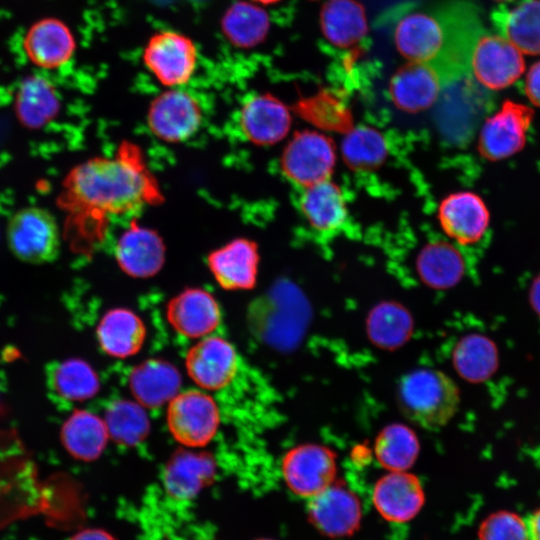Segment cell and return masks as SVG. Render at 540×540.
Masks as SVG:
<instances>
[{"mask_svg":"<svg viewBox=\"0 0 540 540\" xmlns=\"http://www.w3.org/2000/svg\"><path fill=\"white\" fill-rule=\"evenodd\" d=\"M492 18L499 35L521 53L540 54V0H525L513 9L496 10Z\"/></svg>","mask_w":540,"mask_h":540,"instance_id":"83f0119b","label":"cell"},{"mask_svg":"<svg viewBox=\"0 0 540 540\" xmlns=\"http://www.w3.org/2000/svg\"><path fill=\"white\" fill-rule=\"evenodd\" d=\"M96 336L102 350L115 358H127L142 348L146 328L142 319L126 308H115L100 319Z\"/></svg>","mask_w":540,"mask_h":540,"instance_id":"d4e9b609","label":"cell"},{"mask_svg":"<svg viewBox=\"0 0 540 540\" xmlns=\"http://www.w3.org/2000/svg\"><path fill=\"white\" fill-rule=\"evenodd\" d=\"M529 302L540 317V274L534 279L529 290Z\"/></svg>","mask_w":540,"mask_h":540,"instance_id":"ee69618b","label":"cell"},{"mask_svg":"<svg viewBox=\"0 0 540 540\" xmlns=\"http://www.w3.org/2000/svg\"><path fill=\"white\" fill-rule=\"evenodd\" d=\"M533 110L524 104L506 100L483 124L478 150L487 160L506 159L524 147L533 120Z\"/></svg>","mask_w":540,"mask_h":540,"instance_id":"7c38bea8","label":"cell"},{"mask_svg":"<svg viewBox=\"0 0 540 540\" xmlns=\"http://www.w3.org/2000/svg\"><path fill=\"white\" fill-rule=\"evenodd\" d=\"M444 87L445 82L433 67L411 61L392 76L389 93L400 110L416 113L433 105Z\"/></svg>","mask_w":540,"mask_h":540,"instance_id":"7402d4cb","label":"cell"},{"mask_svg":"<svg viewBox=\"0 0 540 540\" xmlns=\"http://www.w3.org/2000/svg\"><path fill=\"white\" fill-rule=\"evenodd\" d=\"M166 316L182 336L204 338L220 324L221 310L210 292L194 287L184 289L168 302Z\"/></svg>","mask_w":540,"mask_h":540,"instance_id":"ffe728a7","label":"cell"},{"mask_svg":"<svg viewBox=\"0 0 540 540\" xmlns=\"http://www.w3.org/2000/svg\"><path fill=\"white\" fill-rule=\"evenodd\" d=\"M482 31L475 7L453 1L432 10L403 12L394 24L393 39L405 58L433 67L447 86L471 74V51Z\"/></svg>","mask_w":540,"mask_h":540,"instance_id":"7a4b0ae2","label":"cell"},{"mask_svg":"<svg viewBox=\"0 0 540 540\" xmlns=\"http://www.w3.org/2000/svg\"><path fill=\"white\" fill-rule=\"evenodd\" d=\"M216 460L203 451L179 449L166 463L162 483L172 499L188 501L195 498L215 478Z\"/></svg>","mask_w":540,"mask_h":540,"instance_id":"d6986e66","label":"cell"},{"mask_svg":"<svg viewBox=\"0 0 540 540\" xmlns=\"http://www.w3.org/2000/svg\"><path fill=\"white\" fill-rule=\"evenodd\" d=\"M371 500L382 519L404 524L415 519L423 509L425 491L416 475L408 471H388L375 482Z\"/></svg>","mask_w":540,"mask_h":540,"instance_id":"5bb4252c","label":"cell"},{"mask_svg":"<svg viewBox=\"0 0 540 540\" xmlns=\"http://www.w3.org/2000/svg\"><path fill=\"white\" fill-rule=\"evenodd\" d=\"M413 330V319L402 305L385 302L375 306L367 318L370 340L378 347L395 349L404 344Z\"/></svg>","mask_w":540,"mask_h":540,"instance_id":"e575fe53","label":"cell"},{"mask_svg":"<svg viewBox=\"0 0 540 540\" xmlns=\"http://www.w3.org/2000/svg\"><path fill=\"white\" fill-rule=\"evenodd\" d=\"M305 308L300 291L290 282L279 281L249 305L248 325L264 344L288 349L301 335Z\"/></svg>","mask_w":540,"mask_h":540,"instance_id":"277c9868","label":"cell"},{"mask_svg":"<svg viewBox=\"0 0 540 540\" xmlns=\"http://www.w3.org/2000/svg\"><path fill=\"white\" fill-rule=\"evenodd\" d=\"M478 540H529L526 521L517 513L500 510L490 513L480 523Z\"/></svg>","mask_w":540,"mask_h":540,"instance_id":"f35d334b","label":"cell"},{"mask_svg":"<svg viewBox=\"0 0 540 540\" xmlns=\"http://www.w3.org/2000/svg\"><path fill=\"white\" fill-rule=\"evenodd\" d=\"M259 261L257 243L243 237L227 242L207 256V266L215 281L231 291L254 288Z\"/></svg>","mask_w":540,"mask_h":540,"instance_id":"ac0fdd59","label":"cell"},{"mask_svg":"<svg viewBox=\"0 0 540 540\" xmlns=\"http://www.w3.org/2000/svg\"><path fill=\"white\" fill-rule=\"evenodd\" d=\"M469 68L480 86L500 90L519 79L525 64L522 53L510 41L482 31L472 48Z\"/></svg>","mask_w":540,"mask_h":540,"instance_id":"8fae6325","label":"cell"},{"mask_svg":"<svg viewBox=\"0 0 540 540\" xmlns=\"http://www.w3.org/2000/svg\"><path fill=\"white\" fill-rule=\"evenodd\" d=\"M397 402L401 412L411 422L425 429H438L456 414L460 391L444 372L421 368L400 379Z\"/></svg>","mask_w":540,"mask_h":540,"instance_id":"3957f363","label":"cell"},{"mask_svg":"<svg viewBox=\"0 0 540 540\" xmlns=\"http://www.w3.org/2000/svg\"><path fill=\"white\" fill-rule=\"evenodd\" d=\"M8 244L19 259L28 263L54 260L60 248L57 223L50 212L39 207L19 210L10 219Z\"/></svg>","mask_w":540,"mask_h":540,"instance_id":"9c48e42d","label":"cell"},{"mask_svg":"<svg viewBox=\"0 0 540 540\" xmlns=\"http://www.w3.org/2000/svg\"><path fill=\"white\" fill-rule=\"evenodd\" d=\"M525 93L532 104L540 107V61L532 65L527 73Z\"/></svg>","mask_w":540,"mask_h":540,"instance_id":"60d3db41","label":"cell"},{"mask_svg":"<svg viewBox=\"0 0 540 540\" xmlns=\"http://www.w3.org/2000/svg\"><path fill=\"white\" fill-rule=\"evenodd\" d=\"M334 164L335 149L331 140L310 130L295 133L280 157L284 176L303 189L328 180Z\"/></svg>","mask_w":540,"mask_h":540,"instance_id":"52a82bcc","label":"cell"},{"mask_svg":"<svg viewBox=\"0 0 540 540\" xmlns=\"http://www.w3.org/2000/svg\"><path fill=\"white\" fill-rule=\"evenodd\" d=\"M60 435L66 451L82 461L97 459L109 438L104 419L86 410L74 411L63 423Z\"/></svg>","mask_w":540,"mask_h":540,"instance_id":"f1b7e54d","label":"cell"},{"mask_svg":"<svg viewBox=\"0 0 540 540\" xmlns=\"http://www.w3.org/2000/svg\"><path fill=\"white\" fill-rule=\"evenodd\" d=\"M167 426L174 439L188 448L207 445L220 422L214 399L200 390L179 392L167 409Z\"/></svg>","mask_w":540,"mask_h":540,"instance_id":"8992f818","label":"cell"},{"mask_svg":"<svg viewBox=\"0 0 540 540\" xmlns=\"http://www.w3.org/2000/svg\"><path fill=\"white\" fill-rule=\"evenodd\" d=\"M166 247L160 234L133 219L119 236L115 258L120 269L133 278L156 275L165 263Z\"/></svg>","mask_w":540,"mask_h":540,"instance_id":"2e32d148","label":"cell"},{"mask_svg":"<svg viewBox=\"0 0 540 540\" xmlns=\"http://www.w3.org/2000/svg\"><path fill=\"white\" fill-rule=\"evenodd\" d=\"M146 118L149 130L155 137L167 143H181L198 131L203 110L192 93L176 87L152 99Z\"/></svg>","mask_w":540,"mask_h":540,"instance_id":"30bf717a","label":"cell"},{"mask_svg":"<svg viewBox=\"0 0 540 540\" xmlns=\"http://www.w3.org/2000/svg\"><path fill=\"white\" fill-rule=\"evenodd\" d=\"M495 343L481 334H469L456 344L452 361L456 372L470 383H481L490 378L498 367Z\"/></svg>","mask_w":540,"mask_h":540,"instance_id":"1f68e13d","label":"cell"},{"mask_svg":"<svg viewBox=\"0 0 540 540\" xmlns=\"http://www.w3.org/2000/svg\"><path fill=\"white\" fill-rule=\"evenodd\" d=\"M495 1H501V2H511V1H515V0H495Z\"/></svg>","mask_w":540,"mask_h":540,"instance_id":"bcb514c9","label":"cell"},{"mask_svg":"<svg viewBox=\"0 0 540 540\" xmlns=\"http://www.w3.org/2000/svg\"><path fill=\"white\" fill-rule=\"evenodd\" d=\"M420 451V442L412 428L401 423L386 425L376 436L374 455L387 471H408Z\"/></svg>","mask_w":540,"mask_h":540,"instance_id":"836d02e7","label":"cell"},{"mask_svg":"<svg viewBox=\"0 0 540 540\" xmlns=\"http://www.w3.org/2000/svg\"><path fill=\"white\" fill-rule=\"evenodd\" d=\"M416 271L421 281L433 289H448L463 277L465 262L461 253L445 241L426 244L416 259Z\"/></svg>","mask_w":540,"mask_h":540,"instance_id":"f546056e","label":"cell"},{"mask_svg":"<svg viewBox=\"0 0 540 540\" xmlns=\"http://www.w3.org/2000/svg\"><path fill=\"white\" fill-rule=\"evenodd\" d=\"M281 473L288 489L310 499L332 485L337 473L335 453L327 446L306 443L288 450L281 461Z\"/></svg>","mask_w":540,"mask_h":540,"instance_id":"ba28073f","label":"cell"},{"mask_svg":"<svg viewBox=\"0 0 540 540\" xmlns=\"http://www.w3.org/2000/svg\"><path fill=\"white\" fill-rule=\"evenodd\" d=\"M48 386L58 399L74 403L95 396L100 383L97 373L86 361L73 358L50 368Z\"/></svg>","mask_w":540,"mask_h":540,"instance_id":"d6a6232c","label":"cell"},{"mask_svg":"<svg viewBox=\"0 0 540 540\" xmlns=\"http://www.w3.org/2000/svg\"><path fill=\"white\" fill-rule=\"evenodd\" d=\"M24 48L30 60L44 68H56L70 60L75 44L70 30L55 19H45L28 31Z\"/></svg>","mask_w":540,"mask_h":540,"instance_id":"484cf974","label":"cell"},{"mask_svg":"<svg viewBox=\"0 0 540 540\" xmlns=\"http://www.w3.org/2000/svg\"><path fill=\"white\" fill-rule=\"evenodd\" d=\"M69 540H116L110 533L99 528L83 529Z\"/></svg>","mask_w":540,"mask_h":540,"instance_id":"b9f144b4","label":"cell"},{"mask_svg":"<svg viewBox=\"0 0 540 540\" xmlns=\"http://www.w3.org/2000/svg\"><path fill=\"white\" fill-rule=\"evenodd\" d=\"M258 5H271L279 2L280 0H251Z\"/></svg>","mask_w":540,"mask_h":540,"instance_id":"f6af8a7d","label":"cell"},{"mask_svg":"<svg viewBox=\"0 0 540 540\" xmlns=\"http://www.w3.org/2000/svg\"><path fill=\"white\" fill-rule=\"evenodd\" d=\"M104 422L109 438L125 446L143 441L150 429L144 407L130 400L112 402L105 412Z\"/></svg>","mask_w":540,"mask_h":540,"instance_id":"d590c367","label":"cell"},{"mask_svg":"<svg viewBox=\"0 0 540 540\" xmlns=\"http://www.w3.org/2000/svg\"><path fill=\"white\" fill-rule=\"evenodd\" d=\"M233 345L218 336H206L192 346L185 357L191 380L206 390H218L230 383L237 371Z\"/></svg>","mask_w":540,"mask_h":540,"instance_id":"e0dca14e","label":"cell"},{"mask_svg":"<svg viewBox=\"0 0 540 540\" xmlns=\"http://www.w3.org/2000/svg\"><path fill=\"white\" fill-rule=\"evenodd\" d=\"M128 385L136 402L146 408H157L179 393L181 377L168 361L149 359L134 367Z\"/></svg>","mask_w":540,"mask_h":540,"instance_id":"603a6c76","label":"cell"},{"mask_svg":"<svg viewBox=\"0 0 540 540\" xmlns=\"http://www.w3.org/2000/svg\"><path fill=\"white\" fill-rule=\"evenodd\" d=\"M308 518L322 535L339 539L353 535L360 527L363 508L350 488L335 482L308 500Z\"/></svg>","mask_w":540,"mask_h":540,"instance_id":"4fadbf2b","label":"cell"},{"mask_svg":"<svg viewBox=\"0 0 540 540\" xmlns=\"http://www.w3.org/2000/svg\"><path fill=\"white\" fill-rule=\"evenodd\" d=\"M56 99L50 85L41 78L25 81L19 95V106L26 117L40 119L53 111Z\"/></svg>","mask_w":540,"mask_h":540,"instance_id":"ab89813d","label":"cell"},{"mask_svg":"<svg viewBox=\"0 0 540 540\" xmlns=\"http://www.w3.org/2000/svg\"><path fill=\"white\" fill-rule=\"evenodd\" d=\"M299 208L310 227L324 235L340 231L348 217L343 193L329 179L305 188Z\"/></svg>","mask_w":540,"mask_h":540,"instance_id":"cb8c5ba5","label":"cell"},{"mask_svg":"<svg viewBox=\"0 0 540 540\" xmlns=\"http://www.w3.org/2000/svg\"><path fill=\"white\" fill-rule=\"evenodd\" d=\"M63 186L59 201L83 248H92L103 239L111 217L164 200L143 151L130 141L122 142L114 156L94 157L73 168Z\"/></svg>","mask_w":540,"mask_h":540,"instance_id":"6da1fadb","label":"cell"},{"mask_svg":"<svg viewBox=\"0 0 540 540\" xmlns=\"http://www.w3.org/2000/svg\"><path fill=\"white\" fill-rule=\"evenodd\" d=\"M257 540H274V539H270V538H259Z\"/></svg>","mask_w":540,"mask_h":540,"instance_id":"7dc6e473","label":"cell"},{"mask_svg":"<svg viewBox=\"0 0 540 540\" xmlns=\"http://www.w3.org/2000/svg\"><path fill=\"white\" fill-rule=\"evenodd\" d=\"M438 219L443 231L461 245L478 242L489 226V212L484 201L468 191L444 198L438 208Z\"/></svg>","mask_w":540,"mask_h":540,"instance_id":"44dd1931","label":"cell"},{"mask_svg":"<svg viewBox=\"0 0 540 540\" xmlns=\"http://www.w3.org/2000/svg\"><path fill=\"white\" fill-rule=\"evenodd\" d=\"M220 27L232 46L238 49H252L267 37L270 19L260 5L251 0H237L223 13Z\"/></svg>","mask_w":540,"mask_h":540,"instance_id":"4316f807","label":"cell"},{"mask_svg":"<svg viewBox=\"0 0 540 540\" xmlns=\"http://www.w3.org/2000/svg\"><path fill=\"white\" fill-rule=\"evenodd\" d=\"M320 25L325 37L335 46L349 48L367 34L363 6L356 0H329L322 7Z\"/></svg>","mask_w":540,"mask_h":540,"instance_id":"4dcf8cb0","label":"cell"},{"mask_svg":"<svg viewBox=\"0 0 540 540\" xmlns=\"http://www.w3.org/2000/svg\"><path fill=\"white\" fill-rule=\"evenodd\" d=\"M526 524L529 540H540V508L529 515Z\"/></svg>","mask_w":540,"mask_h":540,"instance_id":"7bdbcfd3","label":"cell"},{"mask_svg":"<svg viewBox=\"0 0 540 540\" xmlns=\"http://www.w3.org/2000/svg\"><path fill=\"white\" fill-rule=\"evenodd\" d=\"M387 142L376 129L361 126L347 134L342 143L345 162L355 170L378 167L386 158Z\"/></svg>","mask_w":540,"mask_h":540,"instance_id":"8d00e7d4","label":"cell"},{"mask_svg":"<svg viewBox=\"0 0 540 540\" xmlns=\"http://www.w3.org/2000/svg\"><path fill=\"white\" fill-rule=\"evenodd\" d=\"M295 111L314 124L328 127H343L350 116L338 97L325 90L300 99L295 105Z\"/></svg>","mask_w":540,"mask_h":540,"instance_id":"74e56055","label":"cell"},{"mask_svg":"<svg viewBox=\"0 0 540 540\" xmlns=\"http://www.w3.org/2000/svg\"><path fill=\"white\" fill-rule=\"evenodd\" d=\"M0 412H1V404H0Z\"/></svg>","mask_w":540,"mask_h":540,"instance_id":"c3c4849f","label":"cell"},{"mask_svg":"<svg viewBox=\"0 0 540 540\" xmlns=\"http://www.w3.org/2000/svg\"><path fill=\"white\" fill-rule=\"evenodd\" d=\"M239 127L247 141L272 146L288 134L292 118L288 107L271 93H256L241 105Z\"/></svg>","mask_w":540,"mask_h":540,"instance_id":"9a60e30c","label":"cell"},{"mask_svg":"<svg viewBox=\"0 0 540 540\" xmlns=\"http://www.w3.org/2000/svg\"><path fill=\"white\" fill-rule=\"evenodd\" d=\"M142 61L160 84L176 88L187 84L193 77L198 65V50L186 34L160 30L145 43Z\"/></svg>","mask_w":540,"mask_h":540,"instance_id":"5b68a950","label":"cell"}]
</instances>
